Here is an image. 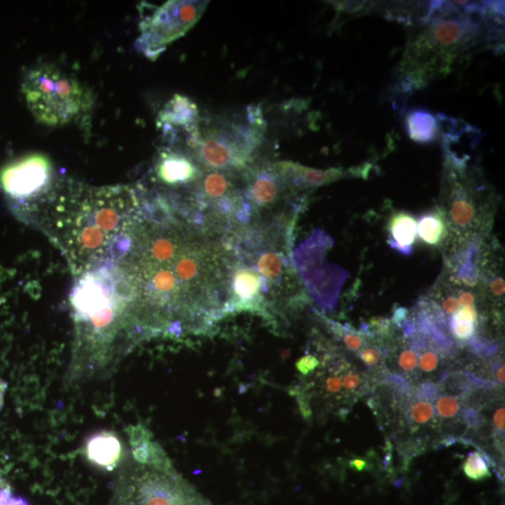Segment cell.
Masks as SVG:
<instances>
[{"label":"cell","mask_w":505,"mask_h":505,"mask_svg":"<svg viewBox=\"0 0 505 505\" xmlns=\"http://www.w3.org/2000/svg\"><path fill=\"white\" fill-rule=\"evenodd\" d=\"M493 425H494L495 433L499 437L504 440V407L498 408L493 415Z\"/></svg>","instance_id":"836d02e7"},{"label":"cell","mask_w":505,"mask_h":505,"mask_svg":"<svg viewBox=\"0 0 505 505\" xmlns=\"http://www.w3.org/2000/svg\"><path fill=\"white\" fill-rule=\"evenodd\" d=\"M286 187L295 190L310 189L333 183L345 177L340 169L309 168L293 161H280L271 165Z\"/></svg>","instance_id":"7c38bea8"},{"label":"cell","mask_w":505,"mask_h":505,"mask_svg":"<svg viewBox=\"0 0 505 505\" xmlns=\"http://www.w3.org/2000/svg\"><path fill=\"white\" fill-rule=\"evenodd\" d=\"M6 385L4 382L0 380V408L2 407L3 400H4Z\"/></svg>","instance_id":"f35d334b"},{"label":"cell","mask_w":505,"mask_h":505,"mask_svg":"<svg viewBox=\"0 0 505 505\" xmlns=\"http://www.w3.org/2000/svg\"><path fill=\"white\" fill-rule=\"evenodd\" d=\"M120 442L112 433H101L95 436L88 445V456L95 464L112 469L120 459Z\"/></svg>","instance_id":"e0dca14e"},{"label":"cell","mask_w":505,"mask_h":505,"mask_svg":"<svg viewBox=\"0 0 505 505\" xmlns=\"http://www.w3.org/2000/svg\"><path fill=\"white\" fill-rule=\"evenodd\" d=\"M363 378H361L360 373L350 370V372H348L343 375V387L348 392L354 393L363 385Z\"/></svg>","instance_id":"4dcf8cb0"},{"label":"cell","mask_w":505,"mask_h":505,"mask_svg":"<svg viewBox=\"0 0 505 505\" xmlns=\"http://www.w3.org/2000/svg\"><path fill=\"white\" fill-rule=\"evenodd\" d=\"M488 291L495 300L501 301L504 296V280L501 276H491L488 280Z\"/></svg>","instance_id":"f546056e"},{"label":"cell","mask_w":505,"mask_h":505,"mask_svg":"<svg viewBox=\"0 0 505 505\" xmlns=\"http://www.w3.org/2000/svg\"><path fill=\"white\" fill-rule=\"evenodd\" d=\"M80 208L76 204L71 214L76 215L67 223L71 236L68 244L78 251L94 252L103 245L110 233L120 227L124 214L135 209L133 193L122 187L83 189L80 191Z\"/></svg>","instance_id":"277c9868"},{"label":"cell","mask_w":505,"mask_h":505,"mask_svg":"<svg viewBox=\"0 0 505 505\" xmlns=\"http://www.w3.org/2000/svg\"><path fill=\"white\" fill-rule=\"evenodd\" d=\"M146 474L131 481L123 491L124 505H210L169 470Z\"/></svg>","instance_id":"ba28073f"},{"label":"cell","mask_w":505,"mask_h":505,"mask_svg":"<svg viewBox=\"0 0 505 505\" xmlns=\"http://www.w3.org/2000/svg\"><path fill=\"white\" fill-rule=\"evenodd\" d=\"M459 303L462 306H474L477 296L471 291H458Z\"/></svg>","instance_id":"d590c367"},{"label":"cell","mask_w":505,"mask_h":505,"mask_svg":"<svg viewBox=\"0 0 505 505\" xmlns=\"http://www.w3.org/2000/svg\"><path fill=\"white\" fill-rule=\"evenodd\" d=\"M9 505H11V504H9Z\"/></svg>","instance_id":"ab89813d"},{"label":"cell","mask_w":505,"mask_h":505,"mask_svg":"<svg viewBox=\"0 0 505 505\" xmlns=\"http://www.w3.org/2000/svg\"><path fill=\"white\" fill-rule=\"evenodd\" d=\"M449 226L444 212L440 208L421 215L417 221V234L421 241L430 246L444 243L449 234Z\"/></svg>","instance_id":"ac0fdd59"},{"label":"cell","mask_w":505,"mask_h":505,"mask_svg":"<svg viewBox=\"0 0 505 505\" xmlns=\"http://www.w3.org/2000/svg\"><path fill=\"white\" fill-rule=\"evenodd\" d=\"M418 358H420V348L414 338L410 345H405L402 348L397 357V365L399 369L405 373H413L418 366Z\"/></svg>","instance_id":"cb8c5ba5"},{"label":"cell","mask_w":505,"mask_h":505,"mask_svg":"<svg viewBox=\"0 0 505 505\" xmlns=\"http://www.w3.org/2000/svg\"><path fill=\"white\" fill-rule=\"evenodd\" d=\"M198 108L192 101L181 95L166 104L158 115V124L163 127H183L189 130L198 118Z\"/></svg>","instance_id":"2e32d148"},{"label":"cell","mask_w":505,"mask_h":505,"mask_svg":"<svg viewBox=\"0 0 505 505\" xmlns=\"http://www.w3.org/2000/svg\"><path fill=\"white\" fill-rule=\"evenodd\" d=\"M283 185L271 166L250 176L248 181V198L256 210H267L276 206L283 195Z\"/></svg>","instance_id":"5bb4252c"},{"label":"cell","mask_w":505,"mask_h":505,"mask_svg":"<svg viewBox=\"0 0 505 505\" xmlns=\"http://www.w3.org/2000/svg\"><path fill=\"white\" fill-rule=\"evenodd\" d=\"M387 231L390 246L402 255L411 256L417 235V221L413 215L406 212L391 215Z\"/></svg>","instance_id":"9a60e30c"},{"label":"cell","mask_w":505,"mask_h":505,"mask_svg":"<svg viewBox=\"0 0 505 505\" xmlns=\"http://www.w3.org/2000/svg\"><path fill=\"white\" fill-rule=\"evenodd\" d=\"M463 473L466 477L473 481H482L489 478L491 473L488 458L478 451L469 453L463 463Z\"/></svg>","instance_id":"ffe728a7"},{"label":"cell","mask_w":505,"mask_h":505,"mask_svg":"<svg viewBox=\"0 0 505 505\" xmlns=\"http://www.w3.org/2000/svg\"><path fill=\"white\" fill-rule=\"evenodd\" d=\"M349 465H350L352 470L355 472H363L366 470L368 463L366 460L363 459H352L351 462H349Z\"/></svg>","instance_id":"8d00e7d4"},{"label":"cell","mask_w":505,"mask_h":505,"mask_svg":"<svg viewBox=\"0 0 505 505\" xmlns=\"http://www.w3.org/2000/svg\"><path fill=\"white\" fill-rule=\"evenodd\" d=\"M486 184L478 183L474 173L469 172L464 160L448 155L444 162L443 192L440 207L448 226L464 237L477 235L488 223V199Z\"/></svg>","instance_id":"5b68a950"},{"label":"cell","mask_w":505,"mask_h":505,"mask_svg":"<svg viewBox=\"0 0 505 505\" xmlns=\"http://www.w3.org/2000/svg\"><path fill=\"white\" fill-rule=\"evenodd\" d=\"M321 366V360L316 355L306 354L301 358L296 363V368L298 373L303 375H310L311 373H315V370Z\"/></svg>","instance_id":"83f0119b"},{"label":"cell","mask_w":505,"mask_h":505,"mask_svg":"<svg viewBox=\"0 0 505 505\" xmlns=\"http://www.w3.org/2000/svg\"><path fill=\"white\" fill-rule=\"evenodd\" d=\"M230 248V246H229ZM231 252L226 316L233 313H251L269 321H276L267 282L250 263Z\"/></svg>","instance_id":"52a82bcc"},{"label":"cell","mask_w":505,"mask_h":505,"mask_svg":"<svg viewBox=\"0 0 505 505\" xmlns=\"http://www.w3.org/2000/svg\"><path fill=\"white\" fill-rule=\"evenodd\" d=\"M434 417V407L432 400L420 395L408 411V420L413 425H426Z\"/></svg>","instance_id":"603a6c76"},{"label":"cell","mask_w":505,"mask_h":505,"mask_svg":"<svg viewBox=\"0 0 505 505\" xmlns=\"http://www.w3.org/2000/svg\"><path fill=\"white\" fill-rule=\"evenodd\" d=\"M417 342L418 348H420V358H418V366L421 372L426 373H432L435 372L440 366L441 363V353L436 350L432 345H428L424 340L414 337Z\"/></svg>","instance_id":"7402d4cb"},{"label":"cell","mask_w":505,"mask_h":505,"mask_svg":"<svg viewBox=\"0 0 505 505\" xmlns=\"http://www.w3.org/2000/svg\"><path fill=\"white\" fill-rule=\"evenodd\" d=\"M406 125L409 136L415 142L427 143L436 139L440 123L435 116L424 110H415L408 113Z\"/></svg>","instance_id":"d6986e66"},{"label":"cell","mask_w":505,"mask_h":505,"mask_svg":"<svg viewBox=\"0 0 505 505\" xmlns=\"http://www.w3.org/2000/svg\"><path fill=\"white\" fill-rule=\"evenodd\" d=\"M453 316L460 321L474 323V324L479 326V313H478L477 308L475 306H462L458 312Z\"/></svg>","instance_id":"1f68e13d"},{"label":"cell","mask_w":505,"mask_h":505,"mask_svg":"<svg viewBox=\"0 0 505 505\" xmlns=\"http://www.w3.org/2000/svg\"><path fill=\"white\" fill-rule=\"evenodd\" d=\"M460 308L458 298L455 295H444L441 298V310L444 316H453L458 312Z\"/></svg>","instance_id":"d6a6232c"},{"label":"cell","mask_w":505,"mask_h":505,"mask_svg":"<svg viewBox=\"0 0 505 505\" xmlns=\"http://www.w3.org/2000/svg\"><path fill=\"white\" fill-rule=\"evenodd\" d=\"M358 358L367 367L378 366L384 358V352L379 346H367L358 352Z\"/></svg>","instance_id":"4316f807"},{"label":"cell","mask_w":505,"mask_h":505,"mask_svg":"<svg viewBox=\"0 0 505 505\" xmlns=\"http://www.w3.org/2000/svg\"><path fill=\"white\" fill-rule=\"evenodd\" d=\"M208 4V1L180 0L164 3L140 23L137 47L155 61L170 43L183 37L199 22Z\"/></svg>","instance_id":"8992f818"},{"label":"cell","mask_w":505,"mask_h":505,"mask_svg":"<svg viewBox=\"0 0 505 505\" xmlns=\"http://www.w3.org/2000/svg\"><path fill=\"white\" fill-rule=\"evenodd\" d=\"M135 262L136 296L143 306L205 333L225 318L231 253L226 233L172 224L143 230Z\"/></svg>","instance_id":"6da1fadb"},{"label":"cell","mask_w":505,"mask_h":505,"mask_svg":"<svg viewBox=\"0 0 505 505\" xmlns=\"http://www.w3.org/2000/svg\"><path fill=\"white\" fill-rule=\"evenodd\" d=\"M11 498V489L7 481L0 478V505L10 504Z\"/></svg>","instance_id":"e575fe53"},{"label":"cell","mask_w":505,"mask_h":505,"mask_svg":"<svg viewBox=\"0 0 505 505\" xmlns=\"http://www.w3.org/2000/svg\"><path fill=\"white\" fill-rule=\"evenodd\" d=\"M448 328H449V333L459 342H471L477 333L478 325L460 321L456 316H452L448 322Z\"/></svg>","instance_id":"d4e9b609"},{"label":"cell","mask_w":505,"mask_h":505,"mask_svg":"<svg viewBox=\"0 0 505 505\" xmlns=\"http://www.w3.org/2000/svg\"><path fill=\"white\" fill-rule=\"evenodd\" d=\"M161 183L172 187H178L194 183L202 178L198 167L184 155L175 152H163L155 169Z\"/></svg>","instance_id":"4fadbf2b"},{"label":"cell","mask_w":505,"mask_h":505,"mask_svg":"<svg viewBox=\"0 0 505 505\" xmlns=\"http://www.w3.org/2000/svg\"><path fill=\"white\" fill-rule=\"evenodd\" d=\"M51 164L41 155H26L8 164L0 172V187L9 199L26 202L40 193L49 183Z\"/></svg>","instance_id":"9c48e42d"},{"label":"cell","mask_w":505,"mask_h":505,"mask_svg":"<svg viewBox=\"0 0 505 505\" xmlns=\"http://www.w3.org/2000/svg\"><path fill=\"white\" fill-rule=\"evenodd\" d=\"M435 408L439 417L444 420H451L455 418L462 411V403L457 397L444 394L436 400Z\"/></svg>","instance_id":"484cf974"},{"label":"cell","mask_w":505,"mask_h":505,"mask_svg":"<svg viewBox=\"0 0 505 505\" xmlns=\"http://www.w3.org/2000/svg\"><path fill=\"white\" fill-rule=\"evenodd\" d=\"M115 298L110 274L98 271L80 281L71 301L80 319L100 328L112 319Z\"/></svg>","instance_id":"30bf717a"},{"label":"cell","mask_w":505,"mask_h":505,"mask_svg":"<svg viewBox=\"0 0 505 505\" xmlns=\"http://www.w3.org/2000/svg\"><path fill=\"white\" fill-rule=\"evenodd\" d=\"M195 140L197 154L200 162L211 170L244 169L250 153L228 140L220 134H212L204 139Z\"/></svg>","instance_id":"8fae6325"},{"label":"cell","mask_w":505,"mask_h":505,"mask_svg":"<svg viewBox=\"0 0 505 505\" xmlns=\"http://www.w3.org/2000/svg\"><path fill=\"white\" fill-rule=\"evenodd\" d=\"M323 388L328 395H336L343 390V378L339 373H333L325 379Z\"/></svg>","instance_id":"f1b7e54d"},{"label":"cell","mask_w":505,"mask_h":505,"mask_svg":"<svg viewBox=\"0 0 505 505\" xmlns=\"http://www.w3.org/2000/svg\"><path fill=\"white\" fill-rule=\"evenodd\" d=\"M495 375L496 380H497L499 384H504V364L499 363L498 366L495 368Z\"/></svg>","instance_id":"74e56055"},{"label":"cell","mask_w":505,"mask_h":505,"mask_svg":"<svg viewBox=\"0 0 505 505\" xmlns=\"http://www.w3.org/2000/svg\"><path fill=\"white\" fill-rule=\"evenodd\" d=\"M442 9V16L433 19L432 25L421 34L408 50L405 62V85L409 89L420 85L428 76L435 73L439 59L454 58L459 49L473 40L474 33L480 26V20L472 18L477 8L469 6L468 16H462L459 10L451 5Z\"/></svg>","instance_id":"3957f363"},{"label":"cell","mask_w":505,"mask_h":505,"mask_svg":"<svg viewBox=\"0 0 505 505\" xmlns=\"http://www.w3.org/2000/svg\"><path fill=\"white\" fill-rule=\"evenodd\" d=\"M324 319L326 324L330 327L334 334H336L343 340L349 351L358 352L364 348L365 343H364L363 338L357 331L331 321L328 318H324Z\"/></svg>","instance_id":"44dd1931"},{"label":"cell","mask_w":505,"mask_h":505,"mask_svg":"<svg viewBox=\"0 0 505 505\" xmlns=\"http://www.w3.org/2000/svg\"><path fill=\"white\" fill-rule=\"evenodd\" d=\"M22 90L36 120L47 127H62L80 119L92 104L80 80L53 65L29 71Z\"/></svg>","instance_id":"7a4b0ae2"}]
</instances>
